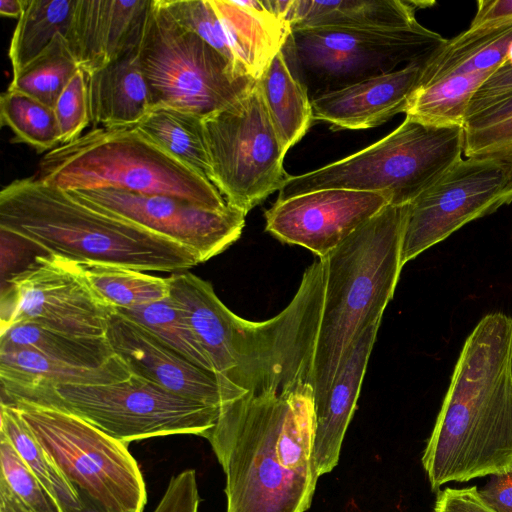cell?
<instances>
[{
  "label": "cell",
  "mask_w": 512,
  "mask_h": 512,
  "mask_svg": "<svg viewBox=\"0 0 512 512\" xmlns=\"http://www.w3.org/2000/svg\"><path fill=\"white\" fill-rule=\"evenodd\" d=\"M311 383L247 392L204 438L225 476L226 512H306L319 478Z\"/></svg>",
  "instance_id": "1"
},
{
  "label": "cell",
  "mask_w": 512,
  "mask_h": 512,
  "mask_svg": "<svg viewBox=\"0 0 512 512\" xmlns=\"http://www.w3.org/2000/svg\"><path fill=\"white\" fill-rule=\"evenodd\" d=\"M511 324L489 313L464 342L422 456L434 492L512 470Z\"/></svg>",
  "instance_id": "2"
},
{
  "label": "cell",
  "mask_w": 512,
  "mask_h": 512,
  "mask_svg": "<svg viewBox=\"0 0 512 512\" xmlns=\"http://www.w3.org/2000/svg\"><path fill=\"white\" fill-rule=\"evenodd\" d=\"M0 230L44 254L78 264L143 272H181L200 264L183 245L36 176L14 180L1 190Z\"/></svg>",
  "instance_id": "3"
},
{
  "label": "cell",
  "mask_w": 512,
  "mask_h": 512,
  "mask_svg": "<svg viewBox=\"0 0 512 512\" xmlns=\"http://www.w3.org/2000/svg\"><path fill=\"white\" fill-rule=\"evenodd\" d=\"M168 280L170 296L185 312L215 373L247 392L291 381L314 345L316 316L304 292H296L271 319L253 322L234 314L208 281L190 272Z\"/></svg>",
  "instance_id": "4"
},
{
  "label": "cell",
  "mask_w": 512,
  "mask_h": 512,
  "mask_svg": "<svg viewBox=\"0 0 512 512\" xmlns=\"http://www.w3.org/2000/svg\"><path fill=\"white\" fill-rule=\"evenodd\" d=\"M408 204H389L322 258L325 289L312 386L315 409L357 338L382 319L403 266L400 252Z\"/></svg>",
  "instance_id": "5"
},
{
  "label": "cell",
  "mask_w": 512,
  "mask_h": 512,
  "mask_svg": "<svg viewBox=\"0 0 512 512\" xmlns=\"http://www.w3.org/2000/svg\"><path fill=\"white\" fill-rule=\"evenodd\" d=\"M36 177L66 191L112 188L172 196L211 210L228 207L209 180L136 126L92 128L76 140L48 151Z\"/></svg>",
  "instance_id": "6"
},
{
  "label": "cell",
  "mask_w": 512,
  "mask_h": 512,
  "mask_svg": "<svg viewBox=\"0 0 512 512\" xmlns=\"http://www.w3.org/2000/svg\"><path fill=\"white\" fill-rule=\"evenodd\" d=\"M462 126H436L405 117L372 145L316 170L287 178L277 202L323 189L383 193L411 203L462 158Z\"/></svg>",
  "instance_id": "7"
},
{
  "label": "cell",
  "mask_w": 512,
  "mask_h": 512,
  "mask_svg": "<svg viewBox=\"0 0 512 512\" xmlns=\"http://www.w3.org/2000/svg\"><path fill=\"white\" fill-rule=\"evenodd\" d=\"M139 59L152 109L172 108L202 119L233 104L257 81L179 24L161 0H152Z\"/></svg>",
  "instance_id": "8"
},
{
  "label": "cell",
  "mask_w": 512,
  "mask_h": 512,
  "mask_svg": "<svg viewBox=\"0 0 512 512\" xmlns=\"http://www.w3.org/2000/svg\"><path fill=\"white\" fill-rule=\"evenodd\" d=\"M15 400L74 414L127 445L167 435L204 437L220 413L219 407L181 397L134 374L109 384L42 386L1 402Z\"/></svg>",
  "instance_id": "9"
},
{
  "label": "cell",
  "mask_w": 512,
  "mask_h": 512,
  "mask_svg": "<svg viewBox=\"0 0 512 512\" xmlns=\"http://www.w3.org/2000/svg\"><path fill=\"white\" fill-rule=\"evenodd\" d=\"M6 404L17 409L49 458L75 488L110 512H143L146 486L127 444L58 408L25 400Z\"/></svg>",
  "instance_id": "10"
},
{
  "label": "cell",
  "mask_w": 512,
  "mask_h": 512,
  "mask_svg": "<svg viewBox=\"0 0 512 512\" xmlns=\"http://www.w3.org/2000/svg\"><path fill=\"white\" fill-rule=\"evenodd\" d=\"M212 184L227 204L245 214L280 190L289 175L283 148L257 81L228 107L202 119Z\"/></svg>",
  "instance_id": "11"
},
{
  "label": "cell",
  "mask_w": 512,
  "mask_h": 512,
  "mask_svg": "<svg viewBox=\"0 0 512 512\" xmlns=\"http://www.w3.org/2000/svg\"><path fill=\"white\" fill-rule=\"evenodd\" d=\"M289 41L301 68L337 89L427 59L447 39L417 22L399 28L297 29Z\"/></svg>",
  "instance_id": "12"
},
{
  "label": "cell",
  "mask_w": 512,
  "mask_h": 512,
  "mask_svg": "<svg viewBox=\"0 0 512 512\" xmlns=\"http://www.w3.org/2000/svg\"><path fill=\"white\" fill-rule=\"evenodd\" d=\"M115 310L92 289L80 264L37 254L1 284L0 332L29 322L78 336L104 337Z\"/></svg>",
  "instance_id": "13"
},
{
  "label": "cell",
  "mask_w": 512,
  "mask_h": 512,
  "mask_svg": "<svg viewBox=\"0 0 512 512\" xmlns=\"http://www.w3.org/2000/svg\"><path fill=\"white\" fill-rule=\"evenodd\" d=\"M511 202L512 164L492 158H461L408 204L401 265L468 222Z\"/></svg>",
  "instance_id": "14"
},
{
  "label": "cell",
  "mask_w": 512,
  "mask_h": 512,
  "mask_svg": "<svg viewBox=\"0 0 512 512\" xmlns=\"http://www.w3.org/2000/svg\"><path fill=\"white\" fill-rule=\"evenodd\" d=\"M77 197L127 219L191 250L200 263L237 241L246 214L228 205L211 210L165 195H145L106 188L70 191Z\"/></svg>",
  "instance_id": "15"
},
{
  "label": "cell",
  "mask_w": 512,
  "mask_h": 512,
  "mask_svg": "<svg viewBox=\"0 0 512 512\" xmlns=\"http://www.w3.org/2000/svg\"><path fill=\"white\" fill-rule=\"evenodd\" d=\"M391 199L383 193L323 189L275 202L265 212V230L322 259L374 217Z\"/></svg>",
  "instance_id": "16"
},
{
  "label": "cell",
  "mask_w": 512,
  "mask_h": 512,
  "mask_svg": "<svg viewBox=\"0 0 512 512\" xmlns=\"http://www.w3.org/2000/svg\"><path fill=\"white\" fill-rule=\"evenodd\" d=\"M105 336L131 374L181 397L221 408L247 393L218 374L192 364L153 332L117 310L108 319Z\"/></svg>",
  "instance_id": "17"
},
{
  "label": "cell",
  "mask_w": 512,
  "mask_h": 512,
  "mask_svg": "<svg viewBox=\"0 0 512 512\" xmlns=\"http://www.w3.org/2000/svg\"><path fill=\"white\" fill-rule=\"evenodd\" d=\"M427 59L316 94L311 99L313 120L338 129L360 130L405 113Z\"/></svg>",
  "instance_id": "18"
},
{
  "label": "cell",
  "mask_w": 512,
  "mask_h": 512,
  "mask_svg": "<svg viewBox=\"0 0 512 512\" xmlns=\"http://www.w3.org/2000/svg\"><path fill=\"white\" fill-rule=\"evenodd\" d=\"M152 0H76L67 41L90 75L140 46Z\"/></svg>",
  "instance_id": "19"
},
{
  "label": "cell",
  "mask_w": 512,
  "mask_h": 512,
  "mask_svg": "<svg viewBox=\"0 0 512 512\" xmlns=\"http://www.w3.org/2000/svg\"><path fill=\"white\" fill-rule=\"evenodd\" d=\"M380 324L381 320L373 323L357 338L324 401L315 409L313 453L319 477L338 464Z\"/></svg>",
  "instance_id": "20"
},
{
  "label": "cell",
  "mask_w": 512,
  "mask_h": 512,
  "mask_svg": "<svg viewBox=\"0 0 512 512\" xmlns=\"http://www.w3.org/2000/svg\"><path fill=\"white\" fill-rule=\"evenodd\" d=\"M86 77L93 128L134 127L152 110L139 47Z\"/></svg>",
  "instance_id": "21"
},
{
  "label": "cell",
  "mask_w": 512,
  "mask_h": 512,
  "mask_svg": "<svg viewBox=\"0 0 512 512\" xmlns=\"http://www.w3.org/2000/svg\"><path fill=\"white\" fill-rule=\"evenodd\" d=\"M230 35L238 63L258 80L287 44L290 24L273 10L271 0H211Z\"/></svg>",
  "instance_id": "22"
},
{
  "label": "cell",
  "mask_w": 512,
  "mask_h": 512,
  "mask_svg": "<svg viewBox=\"0 0 512 512\" xmlns=\"http://www.w3.org/2000/svg\"><path fill=\"white\" fill-rule=\"evenodd\" d=\"M131 375L117 355L99 368H84L53 360L19 346L0 345L1 399L57 384L100 385L124 380Z\"/></svg>",
  "instance_id": "23"
},
{
  "label": "cell",
  "mask_w": 512,
  "mask_h": 512,
  "mask_svg": "<svg viewBox=\"0 0 512 512\" xmlns=\"http://www.w3.org/2000/svg\"><path fill=\"white\" fill-rule=\"evenodd\" d=\"M434 2L414 0H292V30L316 27L399 28L416 24V12Z\"/></svg>",
  "instance_id": "24"
},
{
  "label": "cell",
  "mask_w": 512,
  "mask_h": 512,
  "mask_svg": "<svg viewBox=\"0 0 512 512\" xmlns=\"http://www.w3.org/2000/svg\"><path fill=\"white\" fill-rule=\"evenodd\" d=\"M511 48L512 24L493 29H467L447 39L429 56L419 87L449 75L496 70L510 58Z\"/></svg>",
  "instance_id": "25"
},
{
  "label": "cell",
  "mask_w": 512,
  "mask_h": 512,
  "mask_svg": "<svg viewBox=\"0 0 512 512\" xmlns=\"http://www.w3.org/2000/svg\"><path fill=\"white\" fill-rule=\"evenodd\" d=\"M257 84L274 130L287 152L306 134L313 120L308 88L293 74L284 48L273 57Z\"/></svg>",
  "instance_id": "26"
},
{
  "label": "cell",
  "mask_w": 512,
  "mask_h": 512,
  "mask_svg": "<svg viewBox=\"0 0 512 512\" xmlns=\"http://www.w3.org/2000/svg\"><path fill=\"white\" fill-rule=\"evenodd\" d=\"M0 345L34 349L62 363L99 368L116 355L106 336H78L34 323H19L0 332Z\"/></svg>",
  "instance_id": "27"
},
{
  "label": "cell",
  "mask_w": 512,
  "mask_h": 512,
  "mask_svg": "<svg viewBox=\"0 0 512 512\" xmlns=\"http://www.w3.org/2000/svg\"><path fill=\"white\" fill-rule=\"evenodd\" d=\"M76 0H28L9 48L13 74L39 57L59 36L69 35Z\"/></svg>",
  "instance_id": "28"
},
{
  "label": "cell",
  "mask_w": 512,
  "mask_h": 512,
  "mask_svg": "<svg viewBox=\"0 0 512 512\" xmlns=\"http://www.w3.org/2000/svg\"><path fill=\"white\" fill-rule=\"evenodd\" d=\"M169 154L212 183L202 118L172 108H153L136 126Z\"/></svg>",
  "instance_id": "29"
},
{
  "label": "cell",
  "mask_w": 512,
  "mask_h": 512,
  "mask_svg": "<svg viewBox=\"0 0 512 512\" xmlns=\"http://www.w3.org/2000/svg\"><path fill=\"white\" fill-rule=\"evenodd\" d=\"M449 75L419 87L412 95L406 117L436 126H464L469 103L494 72Z\"/></svg>",
  "instance_id": "30"
},
{
  "label": "cell",
  "mask_w": 512,
  "mask_h": 512,
  "mask_svg": "<svg viewBox=\"0 0 512 512\" xmlns=\"http://www.w3.org/2000/svg\"><path fill=\"white\" fill-rule=\"evenodd\" d=\"M92 289L109 305L129 309L167 298L168 277L162 278L131 268L104 264H80Z\"/></svg>",
  "instance_id": "31"
},
{
  "label": "cell",
  "mask_w": 512,
  "mask_h": 512,
  "mask_svg": "<svg viewBox=\"0 0 512 512\" xmlns=\"http://www.w3.org/2000/svg\"><path fill=\"white\" fill-rule=\"evenodd\" d=\"M0 433L12 443L59 509L78 503L75 487L55 466L17 409L1 402Z\"/></svg>",
  "instance_id": "32"
},
{
  "label": "cell",
  "mask_w": 512,
  "mask_h": 512,
  "mask_svg": "<svg viewBox=\"0 0 512 512\" xmlns=\"http://www.w3.org/2000/svg\"><path fill=\"white\" fill-rule=\"evenodd\" d=\"M117 311L146 327L192 364L215 373L185 312L170 295L156 302Z\"/></svg>",
  "instance_id": "33"
},
{
  "label": "cell",
  "mask_w": 512,
  "mask_h": 512,
  "mask_svg": "<svg viewBox=\"0 0 512 512\" xmlns=\"http://www.w3.org/2000/svg\"><path fill=\"white\" fill-rule=\"evenodd\" d=\"M79 70L67 39L59 35L39 57L13 74L8 89L54 108L60 94Z\"/></svg>",
  "instance_id": "34"
},
{
  "label": "cell",
  "mask_w": 512,
  "mask_h": 512,
  "mask_svg": "<svg viewBox=\"0 0 512 512\" xmlns=\"http://www.w3.org/2000/svg\"><path fill=\"white\" fill-rule=\"evenodd\" d=\"M0 118L18 142H24L40 153L60 145L54 109L29 95L7 89L0 98Z\"/></svg>",
  "instance_id": "35"
},
{
  "label": "cell",
  "mask_w": 512,
  "mask_h": 512,
  "mask_svg": "<svg viewBox=\"0 0 512 512\" xmlns=\"http://www.w3.org/2000/svg\"><path fill=\"white\" fill-rule=\"evenodd\" d=\"M161 2L179 24L196 33L241 73L247 75L238 63L228 30L211 0H161Z\"/></svg>",
  "instance_id": "36"
},
{
  "label": "cell",
  "mask_w": 512,
  "mask_h": 512,
  "mask_svg": "<svg viewBox=\"0 0 512 512\" xmlns=\"http://www.w3.org/2000/svg\"><path fill=\"white\" fill-rule=\"evenodd\" d=\"M0 480L32 512H60L9 439L0 433Z\"/></svg>",
  "instance_id": "37"
},
{
  "label": "cell",
  "mask_w": 512,
  "mask_h": 512,
  "mask_svg": "<svg viewBox=\"0 0 512 512\" xmlns=\"http://www.w3.org/2000/svg\"><path fill=\"white\" fill-rule=\"evenodd\" d=\"M60 145L79 138L90 123L86 74L80 69L69 81L54 106Z\"/></svg>",
  "instance_id": "38"
},
{
  "label": "cell",
  "mask_w": 512,
  "mask_h": 512,
  "mask_svg": "<svg viewBox=\"0 0 512 512\" xmlns=\"http://www.w3.org/2000/svg\"><path fill=\"white\" fill-rule=\"evenodd\" d=\"M463 130L466 158H492L512 164V116L487 126Z\"/></svg>",
  "instance_id": "39"
},
{
  "label": "cell",
  "mask_w": 512,
  "mask_h": 512,
  "mask_svg": "<svg viewBox=\"0 0 512 512\" xmlns=\"http://www.w3.org/2000/svg\"><path fill=\"white\" fill-rule=\"evenodd\" d=\"M200 496L193 469L173 476L153 512H198Z\"/></svg>",
  "instance_id": "40"
},
{
  "label": "cell",
  "mask_w": 512,
  "mask_h": 512,
  "mask_svg": "<svg viewBox=\"0 0 512 512\" xmlns=\"http://www.w3.org/2000/svg\"><path fill=\"white\" fill-rule=\"evenodd\" d=\"M434 512H496L479 494L477 486L439 490Z\"/></svg>",
  "instance_id": "41"
},
{
  "label": "cell",
  "mask_w": 512,
  "mask_h": 512,
  "mask_svg": "<svg viewBox=\"0 0 512 512\" xmlns=\"http://www.w3.org/2000/svg\"><path fill=\"white\" fill-rule=\"evenodd\" d=\"M512 89V61L510 58L499 66L472 97L466 118L476 113L490 99Z\"/></svg>",
  "instance_id": "42"
},
{
  "label": "cell",
  "mask_w": 512,
  "mask_h": 512,
  "mask_svg": "<svg viewBox=\"0 0 512 512\" xmlns=\"http://www.w3.org/2000/svg\"><path fill=\"white\" fill-rule=\"evenodd\" d=\"M509 24H512V0H479L468 29H493Z\"/></svg>",
  "instance_id": "43"
},
{
  "label": "cell",
  "mask_w": 512,
  "mask_h": 512,
  "mask_svg": "<svg viewBox=\"0 0 512 512\" xmlns=\"http://www.w3.org/2000/svg\"><path fill=\"white\" fill-rule=\"evenodd\" d=\"M512 116V89L490 99L465 119L464 129L487 126Z\"/></svg>",
  "instance_id": "44"
},
{
  "label": "cell",
  "mask_w": 512,
  "mask_h": 512,
  "mask_svg": "<svg viewBox=\"0 0 512 512\" xmlns=\"http://www.w3.org/2000/svg\"><path fill=\"white\" fill-rule=\"evenodd\" d=\"M479 494L496 512H512V470L491 475L490 480L479 489Z\"/></svg>",
  "instance_id": "45"
},
{
  "label": "cell",
  "mask_w": 512,
  "mask_h": 512,
  "mask_svg": "<svg viewBox=\"0 0 512 512\" xmlns=\"http://www.w3.org/2000/svg\"><path fill=\"white\" fill-rule=\"evenodd\" d=\"M75 489L78 494V503L63 507L60 509V512H110L83 490Z\"/></svg>",
  "instance_id": "46"
},
{
  "label": "cell",
  "mask_w": 512,
  "mask_h": 512,
  "mask_svg": "<svg viewBox=\"0 0 512 512\" xmlns=\"http://www.w3.org/2000/svg\"><path fill=\"white\" fill-rule=\"evenodd\" d=\"M0 512H32L0 480Z\"/></svg>",
  "instance_id": "47"
},
{
  "label": "cell",
  "mask_w": 512,
  "mask_h": 512,
  "mask_svg": "<svg viewBox=\"0 0 512 512\" xmlns=\"http://www.w3.org/2000/svg\"><path fill=\"white\" fill-rule=\"evenodd\" d=\"M28 0H1L0 14L5 17L20 18Z\"/></svg>",
  "instance_id": "48"
},
{
  "label": "cell",
  "mask_w": 512,
  "mask_h": 512,
  "mask_svg": "<svg viewBox=\"0 0 512 512\" xmlns=\"http://www.w3.org/2000/svg\"><path fill=\"white\" fill-rule=\"evenodd\" d=\"M508 367H509V374H510L511 383H512V324H511V332H510L509 348H508Z\"/></svg>",
  "instance_id": "49"
}]
</instances>
